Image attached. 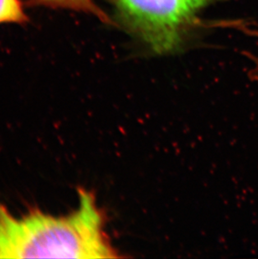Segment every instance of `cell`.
Returning a JSON list of instances; mask_svg holds the SVG:
<instances>
[{"label":"cell","mask_w":258,"mask_h":259,"mask_svg":"<svg viewBox=\"0 0 258 259\" xmlns=\"http://www.w3.org/2000/svg\"><path fill=\"white\" fill-rule=\"evenodd\" d=\"M114 9L120 25L156 54L176 52L197 14L222 0H105Z\"/></svg>","instance_id":"cell-2"},{"label":"cell","mask_w":258,"mask_h":259,"mask_svg":"<svg viewBox=\"0 0 258 259\" xmlns=\"http://www.w3.org/2000/svg\"><path fill=\"white\" fill-rule=\"evenodd\" d=\"M79 205L67 215L38 208L15 215L0 201V258H116L95 195L78 190Z\"/></svg>","instance_id":"cell-1"},{"label":"cell","mask_w":258,"mask_h":259,"mask_svg":"<svg viewBox=\"0 0 258 259\" xmlns=\"http://www.w3.org/2000/svg\"><path fill=\"white\" fill-rule=\"evenodd\" d=\"M28 22L29 17L21 0H0V25H25Z\"/></svg>","instance_id":"cell-4"},{"label":"cell","mask_w":258,"mask_h":259,"mask_svg":"<svg viewBox=\"0 0 258 259\" xmlns=\"http://www.w3.org/2000/svg\"><path fill=\"white\" fill-rule=\"evenodd\" d=\"M29 5L51 9H64L94 15L106 24H112L108 15L96 5L93 0H27Z\"/></svg>","instance_id":"cell-3"}]
</instances>
